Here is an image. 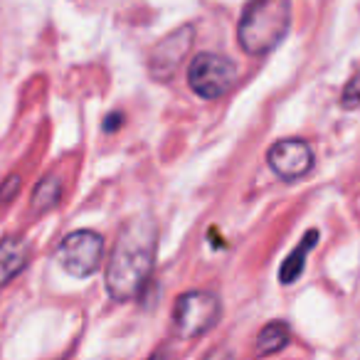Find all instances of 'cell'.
<instances>
[{"label": "cell", "instance_id": "obj_1", "mask_svg": "<svg viewBox=\"0 0 360 360\" xmlns=\"http://www.w3.org/2000/svg\"><path fill=\"white\" fill-rule=\"evenodd\" d=\"M155 262V225L150 217H134L119 232L106 266V289L111 299L129 301L146 286Z\"/></svg>", "mask_w": 360, "mask_h": 360}, {"label": "cell", "instance_id": "obj_2", "mask_svg": "<svg viewBox=\"0 0 360 360\" xmlns=\"http://www.w3.org/2000/svg\"><path fill=\"white\" fill-rule=\"evenodd\" d=\"M291 0H250L237 25V40L247 55H266L286 37Z\"/></svg>", "mask_w": 360, "mask_h": 360}, {"label": "cell", "instance_id": "obj_3", "mask_svg": "<svg viewBox=\"0 0 360 360\" xmlns=\"http://www.w3.org/2000/svg\"><path fill=\"white\" fill-rule=\"evenodd\" d=\"M222 304L210 291H188L178 296L173 309V326L180 338L193 340L212 330L220 321Z\"/></svg>", "mask_w": 360, "mask_h": 360}, {"label": "cell", "instance_id": "obj_4", "mask_svg": "<svg viewBox=\"0 0 360 360\" xmlns=\"http://www.w3.org/2000/svg\"><path fill=\"white\" fill-rule=\"evenodd\" d=\"M237 82V67L232 60L215 52H200L188 67V84L202 99H220Z\"/></svg>", "mask_w": 360, "mask_h": 360}, {"label": "cell", "instance_id": "obj_5", "mask_svg": "<svg viewBox=\"0 0 360 360\" xmlns=\"http://www.w3.org/2000/svg\"><path fill=\"white\" fill-rule=\"evenodd\" d=\"M104 255V237L91 230H77L62 240L57 259L72 276H89L99 269Z\"/></svg>", "mask_w": 360, "mask_h": 360}, {"label": "cell", "instance_id": "obj_6", "mask_svg": "<svg viewBox=\"0 0 360 360\" xmlns=\"http://www.w3.org/2000/svg\"><path fill=\"white\" fill-rule=\"evenodd\" d=\"M266 160L281 180H296L314 168V150L301 139H281L269 148Z\"/></svg>", "mask_w": 360, "mask_h": 360}, {"label": "cell", "instance_id": "obj_7", "mask_svg": "<svg viewBox=\"0 0 360 360\" xmlns=\"http://www.w3.org/2000/svg\"><path fill=\"white\" fill-rule=\"evenodd\" d=\"M193 35H195V30H193L191 25L180 27V30H173L170 35H165L163 40L155 45L153 55H150V75L158 77V79L173 77V72L178 70L180 60H183L186 52L191 50Z\"/></svg>", "mask_w": 360, "mask_h": 360}, {"label": "cell", "instance_id": "obj_8", "mask_svg": "<svg viewBox=\"0 0 360 360\" xmlns=\"http://www.w3.org/2000/svg\"><path fill=\"white\" fill-rule=\"evenodd\" d=\"M30 259V245L20 237H6L0 240V286L15 279Z\"/></svg>", "mask_w": 360, "mask_h": 360}, {"label": "cell", "instance_id": "obj_9", "mask_svg": "<svg viewBox=\"0 0 360 360\" xmlns=\"http://www.w3.org/2000/svg\"><path fill=\"white\" fill-rule=\"evenodd\" d=\"M316 242H319V232H316V230H309V232H306L304 240L299 242V247H296V250L291 252L289 257H286L284 264H281V271H279L281 284H291L294 279H299L301 271H304L306 257H309V252L316 247Z\"/></svg>", "mask_w": 360, "mask_h": 360}, {"label": "cell", "instance_id": "obj_10", "mask_svg": "<svg viewBox=\"0 0 360 360\" xmlns=\"http://www.w3.org/2000/svg\"><path fill=\"white\" fill-rule=\"evenodd\" d=\"M289 326L284 321H271L266 323L264 328L259 330L257 335V350L259 355H271V353H279L281 348H286L289 343Z\"/></svg>", "mask_w": 360, "mask_h": 360}, {"label": "cell", "instance_id": "obj_11", "mask_svg": "<svg viewBox=\"0 0 360 360\" xmlns=\"http://www.w3.org/2000/svg\"><path fill=\"white\" fill-rule=\"evenodd\" d=\"M60 193H62V183L55 175L40 180V186L35 188V195H32V210H37V212L50 210L57 202V198H60Z\"/></svg>", "mask_w": 360, "mask_h": 360}, {"label": "cell", "instance_id": "obj_12", "mask_svg": "<svg viewBox=\"0 0 360 360\" xmlns=\"http://www.w3.org/2000/svg\"><path fill=\"white\" fill-rule=\"evenodd\" d=\"M340 104H343L345 109H355V106H360V72H355V75L348 79V84L343 86Z\"/></svg>", "mask_w": 360, "mask_h": 360}, {"label": "cell", "instance_id": "obj_13", "mask_svg": "<svg viewBox=\"0 0 360 360\" xmlns=\"http://www.w3.org/2000/svg\"><path fill=\"white\" fill-rule=\"evenodd\" d=\"M18 191H20V175L18 173L8 175L6 183L0 186V202H11L18 195Z\"/></svg>", "mask_w": 360, "mask_h": 360}]
</instances>
